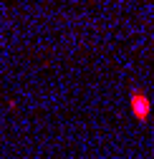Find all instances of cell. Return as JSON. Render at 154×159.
Masks as SVG:
<instances>
[{"mask_svg": "<svg viewBox=\"0 0 154 159\" xmlns=\"http://www.w3.org/2000/svg\"><path fill=\"white\" fill-rule=\"evenodd\" d=\"M131 114L139 119V121H147L149 114H152V104H149V96L142 91H131Z\"/></svg>", "mask_w": 154, "mask_h": 159, "instance_id": "1", "label": "cell"}]
</instances>
